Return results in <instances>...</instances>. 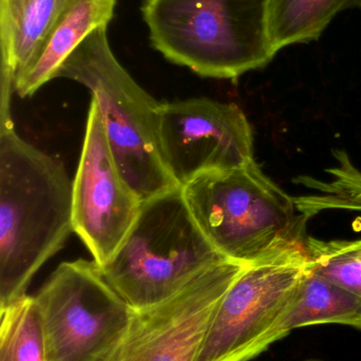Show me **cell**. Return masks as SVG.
I'll return each mask as SVG.
<instances>
[{
  "label": "cell",
  "instance_id": "cell-2",
  "mask_svg": "<svg viewBox=\"0 0 361 361\" xmlns=\"http://www.w3.org/2000/svg\"><path fill=\"white\" fill-rule=\"evenodd\" d=\"M182 190L197 226L227 260L252 267L307 252L309 219L254 160L201 173Z\"/></svg>",
  "mask_w": 361,
  "mask_h": 361
},
{
  "label": "cell",
  "instance_id": "cell-5",
  "mask_svg": "<svg viewBox=\"0 0 361 361\" xmlns=\"http://www.w3.org/2000/svg\"><path fill=\"white\" fill-rule=\"evenodd\" d=\"M225 261L197 226L177 187L143 201L124 241L100 267L116 292L140 310L170 298Z\"/></svg>",
  "mask_w": 361,
  "mask_h": 361
},
{
  "label": "cell",
  "instance_id": "cell-17",
  "mask_svg": "<svg viewBox=\"0 0 361 361\" xmlns=\"http://www.w3.org/2000/svg\"><path fill=\"white\" fill-rule=\"evenodd\" d=\"M307 252L318 273L361 296V239L307 237Z\"/></svg>",
  "mask_w": 361,
  "mask_h": 361
},
{
  "label": "cell",
  "instance_id": "cell-13",
  "mask_svg": "<svg viewBox=\"0 0 361 361\" xmlns=\"http://www.w3.org/2000/svg\"><path fill=\"white\" fill-rule=\"evenodd\" d=\"M67 0H0L1 80L14 82L40 50Z\"/></svg>",
  "mask_w": 361,
  "mask_h": 361
},
{
  "label": "cell",
  "instance_id": "cell-14",
  "mask_svg": "<svg viewBox=\"0 0 361 361\" xmlns=\"http://www.w3.org/2000/svg\"><path fill=\"white\" fill-rule=\"evenodd\" d=\"M361 8V0H268L267 27L276 52L317 40L338 13Z\"/></svg>",
  "mask_w": 361,
  "mask_h": 361
},
{
  "label": "cell",
  "instance_id": "cell-12",
  "mask_svg": "<svg viewBox=\"0 0 361 361\" xmlns=\"http://www.w3.org/2000/svg\"><path fill=\"white\" fill-rule=\"evenodd\" d=\"M322 324L361 329V296L324 277L313 267L271 331L267 343L273 345L296 329Z\"/></svg>",
  "mask_w": 361,
  "mask_h": 361
},
{
  "label": "cell",
  "instance_id": "cell-15",
  "mask_svg": "<svg viewBox=\"0 0 361 361\" xmlns=\"http://www.w3.org/2000/svg\"><path fill=\"white\" fill-rule=\"evenodd\" d=\"M337 166L329 169L328 180L317 179L312 176H299L292 180L295 184L311 189V195L295 197L299 212L313 218L330 210H351L361 214V169L350 158L347 152L335 149Z\"/></svg>",
  "mask_w": 361,
  "mask_h": 361
},
{
  "label": "cell",
  "instance_id": "cell-16",
  "mask_svg": "<svg viewBox=\"0 0 361 361\" xmlns=\"http://www.w3.org/2000/svg\"><path fill=\"white\" fill-rule=\"evenodd\" d=\"M0 361H47L46 336L34 296L0 312Z\"/></svg>",
  "mask_w": 361,
  "mask_h": 361
},
{
  "label": "cell",
  "instance_id": "cell-9",
  "mask_svg": "<svg viewBox=\"0 0 361 361\" xmlns=\"http://www.w3.org/2000/svg\"><path fill=\"white\" fill-rule=\"evenodd\" d=\"M159 137L165 166L180 187L254 160L251 125L235 104L208 97L162 102Z\"/></svg>",
  "mask_w": 361,
  "mask_h": 361
},
{
  "label": "cell",
  "instance_id": "cell-1",
  "mask_svg": "<svg viewBox=\"0 0 361 361\" xmlns=\"http://www.w3.org/2000/svg\"><path fill=\"white\" fill-rule=\"evenodd\" d=\"M74 233L65 165L19 137L10 103L0 127V312L27 296L40 267Z\"/></svg>",
  "mask_w": 361,
  "mask_h": 361
},
{
  "label": "cell",
  "instance_id": "cell-8",
  "mask_svg": "<svg viewBox=\"0 0 361 361\" xmlns=\"http://www.w3.org/2000/svg\"><path fill=\"white\" fill-rule=\"evenodd\" d=\"M246 267L218 263L170 298L134 310L105 361H195L223 298Z\"/></svg>",
  "mask_w": 361,
  "mask_h": 361
},
{
  "label": "cell",
  "instance_id": "cell-7",
  "mask_svg": "<svg viewBox=\"0 0 361 361\" xmlns=\"http://www.w3.org/2000/svg\"><path fill=\"white\" fill-rule=\"evenodd\" d=\"M313 267L307 252L246 267L223 298L195 361L260 355Z\"/></svg>",
  "mask_w": 361,
  "mask_h": 361
},
{
  "label": "cell",
  "instance_id": "cell-11",
  "mask_svg": "<svg viewBox=\"0 0 361 361\" xmlns=\"http://www.w3.org/2000/svg\"><path fill=\"white\" fill-rule=\"evenodd\" d=\"M117 0H67L29 65L15 78L13 88L21 99L32 97L50 80L66 59L100 27L114 18Z\"/></svg>",
  "mask_w": 361,
  "mask_h": 361
},
{
  "label": "cell",
  "instance_id": "cell-3",
  "mask_svg": "<svg viewBox=\"0 0 361 361\" xmlns=\"http://www.w3.org/2000/svg\"><path fill=\"white\" fill-rule=\"evenodd\" d=\"M268 0H142L153 48L201 78L235 80L268 65L276 52Z\"/></svg>",
  "mask_w": 361,
  "mask_h": 361
},
{
  "label": "cell",
  "instance_id": "cell-10",
  "mask_svg": "<svg viewBox=\"0 0 361 361\" xmlns=\"http://www.w3.org/2000/svg\"><path fill=\"white\" fill-rule=\"evenodd\" d=\"M142 203L114 161L101 109L91 97L73 180V228L99 267L112 260L133 227Z\"/></svg>",
  "mask_w": 361,
  "mask_h": 361
},
{
  "label": "cell",
  "instance_id": "cell-6",
  "mask_svg": "<svg viewBox=\"0 0 361 361\" xmlns=\"http://www.w3.org/2000/svg\"><path fill=\"white\" fill-rule=\"evenodd\" d=\"M34 298L44 324L47 361H105L134 314L93 260L61 263Z\"/></svg>",
  "mask_w": 361,
  "mask_h": 361
},
{
  "label": "cell",
  "instance_id": "cell-4",
  "mask_svg": "<svg viewBox=\"0 0 361 361\" xmlns=\"http://www.w3.org/2000/svg\"><path fill=\"white\" fill-rule=\"evenodd\" d=\"M86 87L99 104L114 161L142 201L177 188L161 154L160 102L148 94L114 56L107 27L88 36L55 78Z\"/></svg>",
  "mask_w": 361,
  "mask_h": 361
},
{
  "label": "cell",
  "instance_id": "cell-18",
  "mask_svg": "<svg viewBox=\"0 0 361 361\" xmlns=\"http://www.w3.org/2000/svg\"><path fill=\"white\" fill-rule=\"evenodd\" d=\"M307 361H321V360H307Z\"/></svg>",
  "mask_w": 361,
  "mask_h": 361
}]
</instances>
